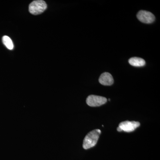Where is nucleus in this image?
<instances>
[{
    "label": "nucleus",
    "mask_w": 160,
    "mask_h": 160,
    "mask_svg": "<svg viewBox=\"0 0 160 160\" xmlns=\"http://www.w3.org/2000/svg\"><path fill=\"white\" fill-rule=\"evenodd\" d=\"M2 42L3 44L8 49H10V50L13 49V43L9 37L7 36H4L2 38Z\"/></svg>",
    "instance_id": "6e6552de"
},
{
    "label": "nucleus",
    "mask_w": 160,
    "mask_h": 160,
    "mask_svg": "<svg viewBox=\"0 0 160 160\" xmlns=\"http://www.w3.org/2000/svg\"><path fill=\"white\" fill-rule=\"evenodd\" d=\"M101 131L100 129H95L89 132L83 141V147L87 149L94 147L97 143Z\"/></svg>",
    "instance_id": "f257e3e1"
},
{
    "label": "nucleus",
    "mask_w": 160,
    "mask_h": 160,
    "mask_svg": "<svg viewBox=\"0 0 160 160\" xmlns=\"http://www.w3.org/2000/svg\"><path fill=\"white\" fill-rule=\"evenodd\" d=\"M99 82L100 84L104 86H111L113 84L114 80L110 73L105 72L100 76Z\"/></svg>",
    "instance_id": "423d86ee"
},
{
    "label": "nucleus",
    "mask_w": 160,
    "mask_h": 160,
    "mask_svg": "<svg viewBox=\"0 0 160 160\" xmlns=\"http://www.w3.org/2000/svg\"><path fill=\"white\" fill-rule=\"evenodd\" d=\"M47 8L46 2L42 0L34 1L29 6V11L31 14L38 15L42 13Z\"/></svg>",
    "instance_id": "f03ea898"
},
{
    "label": "nucleus",
    "mask_w": 160,
    "mask_h": 160,
    "mask_svg": "<svg viewBox=\"0 0 160 160\" xmlns=\"http://www.w3.org/2000/svg\"><path fill=\"white\" fill-rule=\"evenodd\" d=\"M117 130L118 132L122 131V129H121V128H120L119 127H118V128H117Z\"/></svg>",
    "instance_id": "1a4fd4ad"
},
{
    "label": "nucleus",
    "mask_w": 160,
    "mask_h": 160,
    "mask_svg": "<svg viewBox=\"0 0 160 160\" xmlns=\"http://www.w3.org/2000/svg\"><path fill=\"white\" fill-rule=\"evenodd\" d=\"M140 126V123L139 122L127 121L120 123L119 127L121 128L122 131L129 132L134 131L135 129H136Z\"/></svg>",
    "instance_id": "39448f33"
},
{
    "label": "nucleus",
    "mask_w": 160,
    "mask_h": 160,
    "mask_svg": "<svg viewBox=\"0 0 160 160\" xmlns=\"http://www.w3.org/2000/svg\"><path fill=\"white\" fill-rule=\"evenodd\" d=\"M106 98L99 96L91 95L86 99V103L91 107H97L104 105L107 102Z\"/></svg>",
    "instance_id": "7ed1b4c3"
},
{
    "label": "nucleus",
    "mask_w": 160,
    "mask_h": 160,
    "mask_svg": "<svg viewBox=\"0 0 160 160\" xmlns=\"http://www.w3.org/2000/svg\"><path fill=\"white\" fill-rule=\"evenodd\" d=\"M109 101H110V99H109Z\"/></svg>",
    "instance_id": "9d476101"
},
{
    "label": "nucleus",
    "mask_w": 160,
    "mask_h": 160,
    "mask_svg": "<svg viewBox=\"0 0 160 160\" xmlns=\"http://www.w3.org/2000/svg\"><path fill=\"white\" fill-rule=\"evenodd\" d=\"M129 63L131 66L135 67H142L145 66L146 61L142 58L133 57L129 59Z\"/></svg>",
    "instance_id": "0eeeda50"
},
{
    "label": "nucleus",
    "mask_w": 160,
    "mask_h": 160,
    "mask_svg": "<svg viewBox=\"0 0 160 160\" xmlns=\"http://www.w3.org/2000/svg\"><path fill=\"white\" fill-rule=\"evenodd\" d=\"M137 17L140 22L146 24H150L153 22L155 19L154 15L150 12L146 10H141L139 11Z\"/></svg>",
    "instance_id": "20e7f679"
}]
</instances>
